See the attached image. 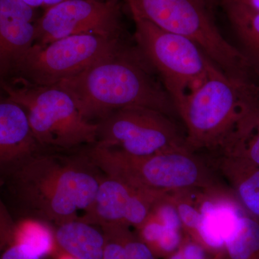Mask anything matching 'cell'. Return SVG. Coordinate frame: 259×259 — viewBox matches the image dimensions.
Segmentation results:
<instances>
[{
	"instance_id": "6da1fadb",
	"label": "cell",
	"mask_w": 259,
	"mask_h": 259,
	"mask_svg": "<svg viewBox=\"0 0 259 259\" xmlns=\"http://www.w3.org/2000/svg\"><path fill=\"white\" fill-rule=\"evenodd\" d=\"M102 175L83 148L41 149L0 182V195L15 219L55 227L91 207Z\"/></svg>"
},
{
	"instance_id": "7a4b0ae2",
	"label": "cell",
	"mask_w": 259,
	"mask_h": 259,
	"mask_svg": "<svg viewBox=\"0 0 259 259\" xmlns=\"http://www.w3.org/2000/svg\"><path fill=\"white\" fill-rule=\"evenodd\" d=\"M149 68L138 50L125 47L56 86L69 94L81 115L95 123L130 106L147 107L171 116L177 112L174 102Z\"/></svg>"
},
{
	"instance_id": "3957f363",
	"label": "cell",
	"mask_w": 259,
	"mask_h": 259,
	"mask_svg": "<svg viewBox=\"0 0 259 259\" xmlns=\"http://www.w3.org/2000/svg\"><path fill=\"white\" fill-rule=\"evenodd\" d=\"M259 105V83L233 77L211 62L177 112L192 150H221L242 119Z\"/></svg>"
},
{
	"instance_id": "277c9868",
	"label": "cell",
	"mask_w": 259,
	"mask_h": 259,
	"mask_svg": "<svg viewBox=\"0 0 259 259\" xmlns=\"http://www.w3.org/2000/svg\"><path fill=\"white\" fill-rule=\"evenodd\" d=\"M83 151L103 175L157 198L216 187L207 166L190 149L134 156L94 144Z\"/></svg>"
},
{
	"instance_id": "5b68a950",
	"label": "cell",
	"mask_w": 259,
	"mask_h": 259,
	"mask_svg": "<svg viewBox=\"0 0 259 259\" xmlns=\"http://www.w3.org/2000/svg\"><path fill=\"white\" fill-rule=\"evenodd\" d=\"M1 90L25 110L44 149L69 152L96 144L98 124L86 120L72 97L59 87L36 86L10 78Z\"/></svg>"
},
{
	"instance_id": "8992f818",
	"label": "cell",
	"mask_w": 259,
	"mask_h": 259,
	"mask_svg": "<svg viewBox=\"0 0 259 259\" xmlns=\"http://www.w3.org/2000/svg\"><path fill=\"white\" fill-rule=\"evenodd\" d=\"M132 16L195 42L223 72L249 81L258 72L242 51L227 41L207 9L205 0H126Z\"/></svg>"
},
{
	"instance_id": "52a82bcc",
	"label": "cell",
	"mask_w": 259,
	"mask_h": 259,
	"mask_svg": "<svg viewBox=\"0 0 259 259\" xmlns=\"http://www.w3.org/2000/svg\"><path fill=\"white\" fill-rule=\"evenodd\" d=\"M137 50L150 68L161 76L175 108L200 84L212 62L194 41L133 16Z\"/></svg>"
},
{
	"instance_id": "ba28073f",
	"label": "cell",
	"mask_w": 259,
	"mask_h": 259,
	"mask_svg": "<svg viewBox=\"0 0 259 259\" xmlns=\"http://www.w3.org/2000/svg\"><path fill=\"white\" fill-rule=\"evenodd\" d=\"M125 47L121 38L93 34L71 35L47 45L33 44L15 64L9 79L54 86Z\"/></svg>"
},
{
	"instance_id": "9c48e42d",
	"label": "cell",
	"mask_w": 259,
	"mask_h": 259,
	"mask_svg": "<svg viewBox=\"0 0 259 259\" xmlns=\"http://www.w3.org/2000/svg\"><path fill=\"white\" fill-rule=\"evenodd\" d=\"M97 123L98 132L95 144L102 147L134 156L190 149L170 116L149 107L118 109Z\"/></svg>"
},
{
	"instance_id": "30bf717a",
	"label": "cell",
	"mask_w": 259,
	"mask_h": 259,
	"mask_svg": "<svg viewBox=\"0 0 259 259\" xmlns=\"http://www.w3.org/2000/svg\"><path fill=\"white\" fill-rule=\"evenodd\" d=\"M93 34L120 38V10L115 0H66L48 8L35 25L34 44Z\"/></svg>"
},
{
	"instance_id": "8fae6325",
	"label": "cell",
	"mask_w": 259,
	"mask_h": 259,
	"mask_svg": "<svg viewBox=\"0 0 259 259\" xmlns=\"http://www.w3.org/2000/svg\"><path fill=\"white\" fill-rule=\"evenodd\" d=\"M161 199L103 175L93 204L79 219L98 227L122 226L136 230Z\"/></svg>"
},
{
	"instance_id": "7c38bea8",
	"label": "cell",
	"mask_w": 259,
	"mask_h": 259,
	"mask_svg": "<svg viewBox=\"0 0 259 259\" xmlns=\"http://www.w3.org/2000/svg\"><path fill=\"white\" fill-rule=\"evenodd\" d=\"M36 8L23 0H0V80L9 79L15 64L35 42Z\"/></svg>"
},
{
	"instance_id": "4fadbf2b",
	"label": "cell",
	"mask_w": 259,
	"mask_h": 259,
	"mask_svg": "<svg viewBox=\"0 0 259 259\" xmlns=\"http://www.w3.org/2000/svg\"><path fill=\"white\" fill-rule=\"evenodd\" d=\"M41 149L25 110L0 93V182Z\"/></svg>"
},
{
	"instance_id": "5bb4252c",
	"label": "cell",
	"mask_w": 259,
	"mask_h": 259,
	"mask_svg": "<svg viewBox=\"0 0 259 259\" xmlns=\"http://www.w3.org/2000/svg\"><path fill=\"white\" fill-rule=\"evenodd\" d=\"M202 212V221L192 239L203 245L214 259H221L225 243L245 210L236 197L214 187L204 193Z\"/></svg>"
},
{
	"instance_id": "9a60e30c",
	"label": "cell",
	"mask_w": 259,
	"mask_h": 259,
	"mask_svg": "<svg viewBox=\"0 0 259 259\" xmlns=\"http://www.w3.org/2000/svg\"><path fill=\"white\" fill-rule=\"evenodd\" d=\"M218 166L247 214L259 221V166L238 156L221 154Z\"/></svg>"
},
{
	"instance_id": "2e32d148",
	"label": "cell",
	"mask_w": 259,
	"mask_h": 259,
	"mask_svg": "<svg viewBox=\"0 0 259 259\" xmlns=\"http://www.w3.org/2000/svg\"><path fill=\"white\" fill-rule=\"evenodd\" d=\"M81 219L54 227V241L61 252L75 259H103L105 236L101 228Z\"/></svg>"
},
{
	"instance_id": "e0dca14e",
	"label": "cell",
	"mask_w": 259,
	"mask_h": 259,
	"mask_svg": "<svg viewBox=\"0 0 259 259\" xmlns=\"http://www.w3.org/2000/svg\"><path fill=\"white\" fill-rule=\"evenodd\" d=\"M136 233L158 258H165L176 251L187 236L182 225L167 219L153 208Z\"/></svg>"
},
{
	"instance_id": "ac0fdd59",
	"label": "cell",
	"mask_w": 259,
	"mask_h": 259,
	"mask_svg": "<svg viewBox=\"0 0 259 259\" xmlns=\"http://www.w3.org/2000/svg\"><path fill=\"white\" fill-rule=\"evenodd\" d=\"M227 16L243 47V54L259 73V12L223 1Z\"/></svg>"
},
{
	"instance_id": "d6986e66",
	"label": "cell",
	"mask_w": 259,
	"mask_h": 259,
	"mask_svg": "<svg viewBox=\"0 0 259 259\" xmlns=\"http://www.w3.org/2000/svg\"><path fill=\"white\" fill-rule=\"evenodd\" d=\"M220 151L238 156L259 166V105L242 119Z\"/></svg>"
},
{
	"instance_id": "ffe728a7",
	"label": "cell",
	"mask_w": 259,
	"mask_h": 259,
	"mask_svg": "<svg viewBox=\"0 0 259 259\" xmlns=\"http://www.w3.org/2000/svg\"><path fill=\"white\" fill-rule=\"evenodd\" d=\"M221 259H259V221L244 213L226 242Z\"/></svg>"
},
{
	"instance_id": "44dd1931",
	"label": "cell",
	"mask_w": 259,
	"mask_h": 259,
	"mask_svg": "<svg viewBox=\"0 0 259 259\" xmlns=\"http://www.w3.org/2000/svg\"><path fill=\"white\" fill-rule=\"evenodd\" d=\"M100 228L110 232L122 243L130 259H159L128 227L102 226Z\"/></svg>"
},
{
	"instance_id": "7402d4cb",
	"label": "cell",
	"mask_w": 259,
	"mask_h": 259,
	"mask_svg": "<svg viewBox=\"0 0 259 259\" xmlns=\"http://www.w3.org/2000/svg\"><path fill=\"white\" fill-rule=\"evenodd\" d=\"M2 259H41V256L28 245L24 244L18 236L10 237L0 243Z\"/></svg>"
},
{
	"instance_id": "603a6c76",
	"label": "cell",
	"mask_w": 259,
	"mask_h": 259,
	"mask_svg": "<svg viewBox=\"0 0 259 259\" xmlns=\"http://www.w3.org/2000/svg\"><path fill=\"white\" fill-rule=\"evenodd\" d=\"M164 259H214L200 244L190 236H186L180 248Z\"/></svg>"
},
{
	"instance_id": "cb8c5ba5",
	"label": "cell",
	"mask_w": 259,
	"mask_h": 259,
	"mask_svg": "<svg viewBox=\"0 0 259 259\" xmlns=\"http://www.w3.org/2000/svg\"><path fill=\"white\" fill-rule=\"evenodd\" d=\"M102 231L106 241L103 259H130L122 243L110 232Z\"/></svg>"
},
{
	"instance_id": "d4e9b609",
	"label": "cell",
	"mask_w": 259,
	"mask_h": 259,
	"mask_svg": "<svg viewBox=\"0 0 259 259\" xmlns=\"http://www.w3.org/2000/svg\"><path fill=\"white\" fill-rule=\"evenodd\" d=\"M234 4L241 5L248 9L259 12V0H223Z\"/></svg>"
},
{
	"instance_id": "484cf974",
	"label": "cell",
	"mask_w": 259,
	"mask_h": 259,
	"mask_svg": "<svg viewBox=\"0 0 259 259\" xmlns=\"http://www.w3.org/2000/svg\"><path fill=\"white\" fill-rule=\"evenodd\" d=\"M23 1L36 9L40 7H44V0H23Z\"/></svg>"
},
{
	"instance_id": "4316f807",
	"label": "cell",
	"mask_w": 259,
	"mask_h": 259,
	"mask_svg": "<svg viewBox=\"0 0 259 259\" xmlns=\"http://www.w3.org/2000/svg\"><path fill=\"white\" fill-rule=\"evenodd\" d=\"M64 1H66V0H44V8L48 9V8H51V7L59 4Z\"/></svg>"
},
{
	"instance_id": "83f0119b",
	"label": "cell",
	"mask_w": 259,
	"mask_h": 259,
	"mask_svg": "<svg viewBox=\"0 0 259 259\" xmlns=\"http://www.w3.org/2000/svg\"><path fill=\"white\" fill-rule=\"evenodd\" d=\"M59 259H75L74 258H72V257L70 256V255L66 254V253H64V255H61L60 258Z\"/></svg>"
},
{
	"instance_id": "f1b7e54d",
	"label": "cell",
	"mask_w": 259,
	"mask_h": 259,
	"mask_svg": "<svg viewBox=\"0 0 259 259\" xmlns=\"http://www.w3.org/2000/svg\"><path fill=\"white\" fill-rule=\"evenodd\" d=\"M0 93H2V90H1V80H0Z\"/></svg>"
},
{
	"instance_id": "f546056e",
	"label": "cell",
	"mask_w": 259,
	"mask_h": 259,
	"mask_svg": "<svg viewBox=\"0 0 259 259\" xmlns=\"http://www.w3.org/2000/svg\"><path fill=\"white\" fill-rule=\"evenodd\" d=\"M0 259H2L1 250H0Z\"/></svg>"
},
{
	"instance_id": "4dcf8cb0",
	"label": "cell",
	"mask_w": 259,
	"mask_h": 259,
	"mask_svg": "<svg viewBox=\"0 0 259 259\" xmlns=\"http://www.w3.org/2000/svg\"><path fill=\"white\" fill-rule=\"evenodd\" d=\"M205 1L207 2H207H208V1H212V0H205Z\"/></svg>"
}]
</instances>
